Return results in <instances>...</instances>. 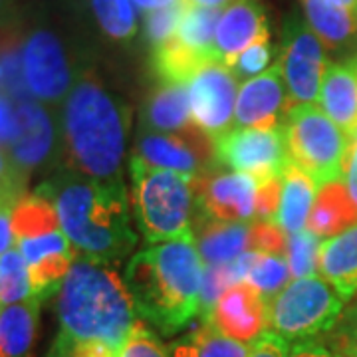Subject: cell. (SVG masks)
Here are the masks:
<instances>
[{
    "instance_id": "13",
    "label": "cell",
    "mask_w": 357,
    "mask_h": 357,
    "mask_svg": "<svg viewBox=\"0 0 357 357\" xmlns=\"http://www.w3.org/2000/svg\"><path fill=\"white\" fill-rule=\"evenodd\" d=\"M197 197V208L218 218L232 222H250L256 217V189L258 178L246 173H229L220 167L192 178Z\"/></svg>"
},
{
    "instance_id": "52",
    "label": "cell",
    "mask_w": 357,
    "mask_h": 357,
    "mask_svg": "<svg viewBox=\"0 0 357 357\" xmlns=\"http://www.w3.org/2000/svg\"><path fill=\"white\" fill-rule=\"evenodd\" d=\"M335 2L344 4V6H347V8H354V10H357V0H335Z\"/></svg>"
},
{
    "instance_id": "4",
    "label": "cell",
    "mask_w": 357,
    "mask_h": 357,
    "mask_svg": "<svg viewBox=\"0 0 357 357\" xmlns=\"http://www.w3.org/2000/svg\"><path fill=\"white\" fill-rule=\"evenodd\" d=\"M129 129V109L93 77H82L70 89L62 109L66 163L86 177H121Z\"/></svg>"
},
{
    "instance_id": "38",
    "label": "cell",
    "mask_w": 357,
    "mask_h": 357,
    "mask_svg": "<svg viewBox=\"0 0 357 357\" xmlns=\"http://www.w3.org/2000/svg\"><path fill=\"white\" fill-rule=\"evenodd\" d=\"M272 58H274V48H272L270 40H260L241 52L229 68L236 79L248 82L252 77L260 76L262 72H266Z\"/></svg>"
},
{
    "instance_id": "31",
    "label": "cell",
    "mask_w": 357,
    "mask_h": 357,
    "mask_svg": "<svg viewBox=\"0 0 357 357\" xmlns=\"http://www.w3.org/2000/svg\"><path fill=\"white\" fill-rule=\"evenodd\" d=\"M32 298L30 270L20 250L0 255V306H10Z\"/></svg>"
},
{
    "instance_id": "3",
    "label": "cell",
    "mask_w": 357,
    "mask_h": 357,
    "mask_svg": "<svg viewBox=\"0 0 357 357\" xmlns=\"http://www.w3.org/2000/svg\"><path fill=\"white\" fill-rule=\"evenodd\" d=\"M203 274V258L192 238H177L131 256L126 282L135 312L171 335L199 316Z\"/></svg>"
},
{
    "instance_id": "39",
    "label": "cell",
    "mask_w": 357,
    "mask_h": 357,
    "mask_svg": "<svg viewBox=\"0 0 357 357\" xmlns=\"http://www.w3.org/2000/svg\"><path fill=\"white\" fill-rule=\"evenodd\" d=\"M18 250L22 252L28 264H34V262H38L40 258L50 255H76V250L70 243V238L64 234V230L44 234V236H38V238L18 241Z\"/></svg>"
},
{
    "instance_id": "49",
    "label": "cell",
    "mask_w": 357,
    "mask_h": 357,
    "mask_svg": "<svg viewBox=\"0 0 357 357\" xmlns=\"http://www.w3.org/2000/svg\"><path fill=\"white\" fill-rule=\"evenodd\" d=\"M20 199H22V192L18 191V189H14V187H8V185H2V183H0V211H2V208L13 211V206L18 203Z\"/></svg>"
},
{
    "instance_id": "36",
    "label": "cell",
    "mask_w": 357,
    "mask_h": 357,
    "mask_svg": "<svg viewBox=\"0 0 357 357\" xmlns=\"http://www.w3.org/2000/svg\"><path fill=\"white\" fill-rule=\"evenodd\" d=\"M230 286H236L230 262L229 264H208V268H204L199 318L204 319L213 314L217 302L222 298V294L227 292Z\"/></svg>"
},
{
    "instance_id": "8",
    "label": "cell",
    "mask_w": 357,
    "mask_h": 357,
    "mask_svg": "<svg viewBox=\"0 0 357 357\" xmlns=\"http://www.w3.org/2000/svg\"><path fill=\"white\" fill-rule=\"evenodd\" d=\"M280 68L288 89V109L298 103H316L330 66L326 46L312 26L292 13L282 30Z\"/></svg>"
},
{
    "instance_id": "30",
    "label": "cell",
    "mask_w": 357,
    "mask_h": 357,
    "mask_svg": "<svg viewBox=\"0 0 357 357\" xmlns=\"http://www.w3.org/2000/svg\"><path fill=\"white\" fill-rule=\"evenodd\" d=\"M96 22L107 38L128 42L137 34V18L131 0H86Z\"/></svg>"
},
{
    "instance_id": "21",
    "label": "cell",
    "mask_w": 357,
    "mask_h": 357,
    "mask_svg": "<svg viewBox=\"0 0 357 357\" xmlns=\"http://www.w3.org/2000/svg\"><path fill=\"white\" fill-rule=\"evenodd\" d=\"M356 225L357 204L347 191L345 181L321 185L310 211L307 230L319 238H333Z\"/></svg>"
},
{
    "instance_id": "17",
    "label": "cell",
    "mask_w": 357,
    "mask_h": 357,
    "mask_svg": "<svg viewBox=\"0 0 357 357\" xmlns=\"http://www.w3.org/2000/svg\"><path fill=\"white\" fill-rule=\"evenodd\" d=\"M260 40H270L266 10L256 0H234L218 16L215 52L218 62L230 66L236 56Z\"/></svg>"
},
{
    "instance_id": "16",
    "label": "cell",
    "mask_w": 357,
    "mask_h": 357,
    "mask_svg": "<svg viewBox=\"0 0 357 357\" xmlns=\"http://www.w3.org/2000/svg\"><path fill=\"white\" fill-rule=\"evenodd\" d=\"M208 319L220 333L252 344L266 332V298L248 282H241L222 294Z\"/></svg>"
},
{
    "instance_id": "15",
    "label": "cell",
    "mask_w": 357,
    "mask_h": 357,
    "mask_svg": "<svg viewBox=\"0 0 357 357\" xmlns=\"http://www.w3.org/2000/svg\"><path fill=\"white\" fill-rule=\"evenodd\" d=\"M288 114V93L276 62L260 76L244 82L238 89L234 126L236 129H280Z\"/></svg>"
},
{
    "instance_id": "50",
    "label": "cell",
    "mask_w": 357,
    "mask_h": 357,
    "mask_svg": "<svg viewBox=\"0 0 357 357\" xmlns=\"http://www.w3.org/2000/svg\"><path fill=\"white\" fill-rule=\"evenodd\" d=\"M141 13H151V10H159V8H165L171 4H177L181 0H131Z\"/></svg>"
},
{
    "instance_id": "42",
    "label": "cell",
    "mask_w": 357,
    "mask_h": 357,
    "mask_svg": "<svg viewBox=\"0 0 357 357\" xmlns=\"http://www.w3.org/2000/svg\"><path fill=\"white\" fill-rule=\"evenodd\" d=\"M335 332L332 335L333 356L335 357H357V302L340 316L333 326Z\"/></svg>"
},
{
    "instance_id": "7",
    "label": "cell",
    "mask_w": 357,
    "mask_h": 357,
    "mask_svg": "<svg viewBox=\"0 0 357 357\" xmlns=\"http://www.w3.org/2000/svg\"><path fill=\"white\" fill-rule=\"evenodd\" d=\"M345 300L321 276L298 278L266 302V332L286 342H304L330 332Z\"/></svg>"
},
{
    "instance_id": "51",
    "label": "cell",
    "mask_w": 357,
    "mask_h": 357,
    "mask_svg": "<svg viewBox=\"0 0 357 357\" xmlns=\"http://www.w3.org/2000/svg\"><path fill=\"white\" fill-rule=\"evenodd\" d=\"M191 6H201V8H227L230 2H234V0H187Z\"/></svg>"
},
{
    "instance_id": "18",
    "label": "cell",
    "mask_w": 357,
    "mask_h": 357,
    "mask_svg": "<svg viewBox=\"0 0 357 357\" xmlns=\"http://www.w3.org/2000/svg\"><path fill=\"white\" fill-rule=\"evenodd\" d=\"M318 103L347 139H354L357 131V54L342 62H330Z\"/></svg>"
},
{
    "instance_id": "55",
    "label": "cell",
    "mask_w": 357,
    "mask_h": 357,
    "mask_svg": "<svg viewBox=\"0 0 357 357\" xmlns=\"http://www.w3.org/2000/svg\"><path fill=\"white\" fill-rule=\"evenodd\" d=\"M4 10V0H0V13Z\"/></svg>"
},
{
    "instance_id": "40",
    "label": "cell",
    "mask_w": 357,
    "mask_h": 357,
    "mask_svg": "<svg viewBox=\"0 0 357 357\" xmlns=\"http://www.w3.org/2000/svg\"><path fill=\"white\" fill-rule=\"evenodd\" d=\"M117 357H169V354L153 333L137 321L126 344L119 347Z\"/></svg>"
},
{
    "instance_id": "24",
    "label": "cell",
    "mask_w": 357,
    "mask_h": 357,
    "mask_svg": "<svg viewBox=\"0 0 357 357\" xmlns=\"http://www.w3.org/2000/svg\"><path fill=\"white\" fill-rule=\"evenodd\" d=\"M40 298H28L0 312V357H28L40 318Z\"/></svg>"
},
{
    "instance_id": "5",
    "label": "cell",
    "mask_w": 357,
    "mask_h": 357,
    "mask_svg": "<svg viewBox=\"0 0 357 357\" xmlns=\"http://www.w3.org/2000/svg\"><path fill=\"white\" fill-rule=\"evenodd\" d=\"M133 206L141 234L151 244L192 238L197 197L192 177L131 157Z\"/></svg>"
},
{
    "instance_id": "9",
    "label": "cell",
    "mask_w": 357,
    "mask_h": 357,
    "mask_svg": "<svg viewBox=\"0 0 357 357\" xmlns=\"http://www.w3.org/2000/svg\"><path fill=\"white\" fill-rule=\"evenodd\" d=\"M20 64L26 88L40 103L62 102L76 84L64 42L48 28H36L28 34Z\"/></svg>"
},
{
    "instance_id": "41",
    "label": "cell",
    "mask_w": 357,
    "mask_h": 357,
    "mask_svg": "<svg viewBox=\"0 0 357 357\" xmlns=\"http://www.w3.org/2000/svg\"><path fill=\"white\" fill-rule=\"evenodd\" d=\"M282 175L258 181L256 189V220H276L280 215Z\"/></svg>"
},
{
    "instance_id": "29",
    "label": "cell",
    "mask_w": 357,
    "mask_h": 357,
    "mask_svg": "<svg viewBox=\"0 0 357 357\" xmlns=\"http://www.w3.org/2000/svg\"><path fill=\"white\" fill-rule=\"evenodd\" d=\"M220 13L215 8H201V6H187L183 20L178 24L175 38L189 46L191 50L204 54L213 60H218L215 52V32Z\"/></svg>"
},
{
    "instance_id": "54",
    "label": "cell",
    "mask_w": 357,
    "mask_h": 357,
    "mask_svg": "<svg viewBox=\"0 0 357 357\" xmlns=\"http://www.w3.org/2000/svg\"><path fill=\"white\" fill-rule=\"evenodd\" d=\"M4 86V74H2V68H0V88Z\"/></svg>"
},
{
    "instance_id": "53",
    "label": "cell",
    "mask_w": 357,
    "mask_h": 357,
    "mask_svg": "<svg viewBox=\"0 0 357 357\" xmlns=\"http://www.w3.org/2000/svg\"><path fill=\"white\" fill-rule=\"evenodd\" d=\"M349 153L357 157V131L356 135H354V139H351V143H349Z\"/></svg>"
},
{
    "instance_id": "33",
    "label": "cell",
    "mask_w": 357,
    "mask_h": 357,
    "mask_svg": "<svg viewBox=\"0 0 357 357\" xmlns=\"http://www.w3.org/2000/svg\"><path fill=\"white\" fill-rule=\"evenodd\" d=\"M319 246H321V238L307 229L290 234L288 250H286V262L290 266V274L296 280L316 276Z\"/></svg>"
},
{
    "instance_id": "12",
    "label": "cell",
    "mask_w": 357,
    "mask_h": 357,
    "mask_svg": "<svg viewBox=\"0 0 357 357\" xmlns=\"http://www.w3.org/2000/svg\"><path fill=\"white\" fill-rule=\"evenodd\" d=\"M220 167L252 175L258 181L282 175L288 165L286 141L280 129H232L215 143Z\"/></svg>"
},
{
    "instance_id": "22",
    "label": "cell",
    "mask_w": 357,
    "mask_h": 357,
    "mask_svg": "<svg viewBox=\"0 0 357 357\" xmlns=\"http://www.w3.org/2000/svg\"><path fill=\"white\" fill-rule=\"evenodd\" d=\"M143 129L157 133H181L191 129V98L187 84H159L141 112Z\"/></svg>"
},
{
    "instance_id": "37",
    "label": "cell",
    "mask_w": 357,
    "mask_h": 357,
    "mask_svg": "<svg viewBox=\"0 0 357 357\" xmlns=\"http://www.w3.org/2000/svg\"><path fill=\"white\" fill-rule=\"evenodd\" d=\"M288 250L286 230L276 220H255L250 225L248 252L284 256Z\"/></svg>"
},
{
    "instance_id": "34",
    "label": "cell",
    "mask_w": 357,
    "mask_h": 357,
    "mask_svg": "<svg viewBox=\"0 0 357 357\" xmlns=\"http://www.w3.org/2000/svg\"><path fill=\"white\" fill-rule=\"evenodd\" d=\"M290 276H292L290 274V266L284 260V256L260 255L255 268L250 270L246 282L250 286H255L256 290L262 294L268 302L270 298H274L276 294L286 288Z\"/></svg>"
},
{
    "instance_id": "14",
    "label": "cell",
    "mask_w": 357,
    "mask_h": 357,
    "mask_svg": "<svg viewBox=\"0 0 357 357\" xmlns=\"http://www.w3.org/2000/svg\"><path fill=\"white\" fill-rule=\"evenodd\" d=\"M14 117L16 137L8 145V157L16 175L26 183L30 173L38 171L56 155L58 131L52 115L32 98L16 102Z\"/></svg>"
},
{
    "instance_id": "47",
    "label": "cell",
    "mask_w": 357,
    "mask_h": 357,
    "mask_svg": "<svg viewBox=\"0 0 357 357\" xmlns=\"http://www.w3.org/2000/svg\"><path fill=\"white\" fill-rule=\"evenodd\" d=\"M14 243L13 225H10V211L2 208L0 211V255H4L6 250H10Z\"/></svg>"
},
{
    "instance_id": "26",
    "label": "cell",
    "mask_w": 357,
    "mask_h": 357,
    "mask_svg": "<svg viewBox=\"0 0 357 357\" xmlns=\"http://www.w3.org/2000/svg\"><path fill=\"white\" fill-rule=\"evenodd\" d=\"M169 357H250V344L220 333L208 318L201 319L195 332L167 347Z\"/></svg>"
},
{
    "instance_id": "27",
    "label": "cell",
    "mask_w": 357,
    "mask_h": 357,
    "mask_svg": "<svg viewBox=\"0 0 357 357\" xmlns=\"http://www.w3.org/2000/svg\"><path fill=\"white\" fill-rule=\"evenodd\" d=\"M215 62L213 58L191 50L175 36L153 48L151 66L159 84H189L204 66Z\"/></svg>"
},
{
    "instance_id": "25",
    "label": "cell",
    "mask_w": 357,
    "mask_h": 357,
    "mask_svg": "<svg viewBox=\"0 0 357 357\" xmlns=\"http://www.w3.org/2000/svg\"><path fill=\"white\" fill-rule=\"evenodd\" d=\"M316 189L318 185L307 173H304L292 161L282 171V203L280 215H278V225L286 232L296 234L300 230L306 229L310 211L316 199Z\"/></svg>"
},
{
    "instance_id": "6",
    "label": "cell",
    "mask_w": 357,
    "mask_h": 357,
    "mask_svg": "<svg viewBox=\"0 0 357 357\" xmlns=\"http://www.w3.org/2000/svg\"><path fill=\"white\" fill-rule=\"evenodd\" d=\"M288 159L321 187L344 181L349 143L318 103H298L282 123Z\"/></svg>"
},
{
    "instance_id": "11",
    "label": "cell",
    "mask_w": 357,
    "mask_h": 357,
    "mask_svg": "<svg viewBox=\"0 0 357 357\" xmlns=\"http://www.w3.org/2000/svg\"><path fill=\"white\" fill-rule=\"evenodd\" d=\"M192 123L213 143L225 137L234 126L236 109V77L222 62L206 64L189 82Z\"/></svg>"
},
{
    "instance_id": "35",
    "label": "cell",
    "mask_w": 357,
    "mask_h": 357,
    "mask_svg": "<svg viewBox=\"0 0 357 357\" xmlns=\"http://www.w3.org/2000/svg\"><path fill=\"white\" fill-rule=\"evenodd\" d=\"M189 2L181 0L177 4H171L159 10H151V13L143 14V32H145V40L157 48L161 44H165L175 36L178 24L183 20V14L187 10Z\"/></svg>"
},
{
    "instance_id": "23",
    "label": "cell",
    "mask_w": 357,
    "mask_h": 357,
    "mask_svg": "<svg viewBox=\"0 0 357 357\" xmlns=\"http://www.w3.org/2000/svg\"><path fill=\"white\" fill-rule=\"evenodd\" d=\"M318 268L321 278L332 284L344 300L357 294V225L319 246Z\"/></svg>"
},
{
    "instance_id": "46",
    "label": "cell",
    "mask_w": 357,
    "mask_h": 357,
    "mask_svg": "<svg viewBox=\"0 0 357 357\" xmlns=\"http://www.w3.org/2000/svg\"><path fill=\"white\" fill-rule=\"evenodd\" d=\"M72 357H117V351L100 342H86L77 345Z\"/></svg>"
},
{
    "instance_id": "32",
    "label": "cell",
    "mask_w": 357,
    "mask_h": 357,
    "mask_svg": "<svg viewBox=\"0 0 357 357\" xmlns=\"http://www.w3.org/2000/svg\"><path fill=\"white\" fill-rule=\"evenodd\" d=\"M76 255H50L40 258L38 262L28 264L30 270V286L34 298H48L62 284L72 268V260Z\"/></svg>"
},
{
    "instance_id": "48",
    "label": "cell",
    "mask_w": 357,
    "mask_h": 357,
    "mask_svg": "<svg viewBox=\"0 0 357 357\" xmlns=\"http://www.w3.org/2000/svg\"><path fill=\"white\" fill-rule=\"evenodd\" d=\"M345 185H347V191L351 195V199L357 204V157L356 155H347V167H345Z\"/></svg>"
},
{
    "instance_id": "10",
    "label": "cell",
    "mask_w": 357,
    "mask_h": 357,
    "mask_svg": "<svg viewBox=\"0 0 357 357\" xmlns=\"http://www.w3.org/2000/svg\"><path fill=\"white\" fill-rule=\"evenodd\" d=\"M135 157L147 165L169 169L192 178L220 167L215 143H211L197 126L181 133H157L143 129L137 135Z\"/></svg>"
},
{
    "instance_id": "19",
    "label": "cell",
    "mask_w": 357,
    "mask_h": 357,
    "mask_svg": "<svg viewBox=\"0 0 357 357\" xmlns=\"http://www.w3.org/2000/svg\"><path fill=\"white\" fill-rule=\"evenodd\" d=\"M250 222L218 220L199 213L192 220V243L206 264H229L248 252Z\"/></svg>"
},
{
    "instance_id": "45",
    "label": "cell",
    "mask_w": 357,
    "mask_h": 357,
    "mask_svg": "<svg viewBox=\"0 0 357 357\" xmlns=\"http://www.w3.org/2000/svg\"><path fill=\"white\" fill-rule=\"evenodd\" d=\"M0 183L8 185V187H14L20 192L24 191V181L16 175L13 163H10V157H8V153H4L2 145H0Z\"/></svg>"
},
{
    "instance_id": "2",
    "label": "cell",
    "mask_w": 357,
    "mask_h": 357,
    "mask_svg": "<svg viewBox=\"0 0 357 357\" xmlns=\"http://www.w3.org/2000/svg\"><path fill=\"white\" fill-rule=\"evenodd\" d=\"M135 316L131 292L115 270L98 260H76L62 284L60 333L48 357H72L77 345L86 342H100L119 351L139 321Z\"/></svg>"
},
{
    "instance_id": "20",
    "label": "cell",
    "mask_w": 357,
    "mask_h": 357,
    "mask_svg": "<svg viewBox=\"0 0 357 357\" xmlns=\"http://www.w3.org/2000/svg\"><path fill=\"white\" fill-rule=\"evenodd\" d=\"M307 24L326 50L357 54V10L335 0H302Z\"/></svg>"
},
{
    "instance_id": "1",
    "label": "cell",
    "mask_w": 357,
    "mask_h": 357,
    "mask_svg": "<svg viewBox=\"0 0 357 357\" xmlns=\"http://www.w3.org/2000/svg\"><path fill=\"white\" fill-rule=\"evenodd\" d=\"M36 192L54 203L64 234L84 258L109 264L133 250L137 236L129 227L121 177L100 181L70 169L42 183Z\"/></svg>"
},
{
    "instance_id": "43",
    "label": "cell",
    "mask_w": 357,
    "mask_h": 357,
    "mask_svg": "<svg viewBox=\"0 0 357 357\" xmlns=\"http://www.w3.org/2000/svg\"><path fill=\"white\" fill-rule=\"evenodd\" d=\"M290 347L280 335L264 332L258 340L250 344V357H288Z\"/></svg>"
},
{
    "instance_id": "28",
    "label": "cell",
    "mask_w": 357,
    "mask_h": 357,
    "mask_svg": "<svg viewBox=\"0 0 357 357\" xmlns=\"http://www.w3.org/2000/svg\"><path fill=\"white\" fill-rule=\"evenodd\" d=\"M10 225L16 243L24 238H38L62 230L58 211L52 201L42 195H28L14 204L10 211Z\"/></svg>"
},
{
    "instance_id": "44",
    "label": "cell",
    "mask_w": 357,
    "mask_h": 357,
    "mask_svg": "<svg viewBox=\"0 0 357 357\" xmlns=\"http://www.w3.org/2000/svg\"><path fill=\"white\" fill-rule=\"evenodd\" d=\"M288 357H335L326 347L316 340H304V342H296L290 347V356Z\"/></svg>"
}]
</instances>
